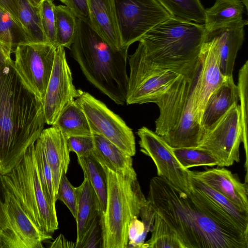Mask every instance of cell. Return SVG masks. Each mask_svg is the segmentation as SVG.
<instances>
[{"instance_id": "obj_48", "label": "cell", "mask_w": 248, "mask_h": 248, "mask_svg": "<svg viewBox=\"0 0 248 248\" xmlns=\"http://www.w3.org/2000/svg\"><path fill=\"white\" fill-rule=\"evenodd\" d=\"M60 0L61 2L64 3L65 5L66 4L67 0Z\"/></svg>"}, {"instance_id": "obj_28", "label": "cell", "mask_w": 248, "mask_h": 248, "mask_svg": "<svg viewBox=\"0 0 248 248\" xmlns=\"http://www.w3.org/2000/svg\"><path fill=\"white\" fill-rule=\"evenodd\" d=\"M54 14L56 46L70 49L77 31V17L66 5H55Z\"/></svg>"}, {"instance_id": "obj_37", "label": "cell", "mask_w": 248, "mask_h": 248, "mask_svg": "<svg viewBox=\"0 0 248 248\" xmlns=\"http://www.w3.org/2000/svg\"><path fill=\"white\" fill-rule=\"evenodd\" d=\"M55 6L52 0H43L40 5V12L41 23L46 38L49 43L56 46Z\"/></svg>"}, {"instance_id": "obj_44", "label": "cell", "mask_w": 248, "mask_h": 248, "mask_svg": "<svg viewBox=\"0 0 248 248\" xmlns=\"http://www.w3.org/2000/svg\"><path fill=\"white\" fill-rule=\"evenodd\" d=\"M61 245H64V247L75 248V243L67 241L62 235H60L52 243L51 248L61 247Z\"/></svg>"}, {"instance_id": "obj_47", "label": "cell", "mask_w": 248, "mask_h": 248, "mask_svg": "<svg viewBox=\"0 0 248 248\" xmlns=\"http://www.w3.org/2000/svg\"><path fill=\"white\" fill-rule=\"evenodd\" d=\"M243 3L244 5V6H245L246 8L248 9V0H240Z\"/></svg>"}, {"instance_id": "obj_30", "label": "cell", "mask_w": 248, "mask_h": 248, "mask_svg": "<svg viewBox=\"0 0 248 248\" xmlns=\"http://www.w3.org/2000/svg\"><path fill=\"white\" fill-rule=\"evenodd\" d=\"M151 232V238L144 243L143 248H184L175 232L156 213Z\"/></svg>"}, {"instance_id": "obj_32", "label": "cell", "mask_w": 248, "mask_h": 248, "mask_svg": "<svg viewBox=\"0 0 248 248\" xmlns=\"http://www.w3.org/2000/svg\"><path fill=\"white\" fill-rule=\"evenodd\" d=\"M190 186L202 191L230 215L242 227L248 229V213L240 210L224 195L198 180L191 174Z\"/></svg>"}, {"instance_id": "obj_39", "label": "cell", "mask_w": 248, "mask_h": 248, "mask_svg": "<svg viewBox=\"0 0 248 248\" xmlns=\"http://www.w3.org/2000/svg\"><path fill=\"white\" fill-rule=\"evenodd\" d=\"M101 217H97L76 248H102Z\"/></svg>"}, {"instance_id": "obj_25", "label": "cell", "mask_w": 248, "mask_h": 248, "mask_svg": "<svg viewBox=\"0 0 248 248\" xmlns=\"http://www.w3.org/2000/svg\"><path fill=\"white\" fill-rule=\"evenodd\" d=\"M53 125L58 126L66 138L93 135L86 116L75 99L64 108Z\"/></svg>"}, {"instance_id": "obj_26", "label": "cell", "mask_w": 248, "mask_h": 248, "mask_svg": "<svg viewBox=\"0 0 248 248\" xmlns=\"http://www.w3.org/2000/svg\"><path fill=\"white\" fill-rule=\"evenodd\" d=\"M78 161L84 177L87 179L97 196L103 215L106 207L108 190L105 170L92 154L86 156L78 157Z\"/></svg>"}, {"instance_id": "obj_22", "label": "cell", "mask_w": 248, "mask_h": 248, "mask_svg": "<svg viewBox=\"0 0 248 248\" xmlns=\"http://www.w3.org/2000/svg\"><path fill=\"white\" fill-rule=\"evenodd\" d=\"M78 202L76 217L77 236L75 248L92 226L97 217L102 215L97 196L87 179L84 177L78 187Z\"/></svg>"}, {"instance_id": "obj_16", "label": "cell", "mask_w": 248, "mask_h": 248, "mask_svg": "<svg viewBox=\"0 0 248 248\" xmlns=\"http://www.w3.org/2000/svg\"><path fill=\"white\" fill-rule=\"evenodd\" d=\"M199 59L200 67L193 89L192 97L195 115L201 123L209 96L227 78L220 71L215 39L210 33L207 34L200 51Z\"/></svg>"}, {"instance_id": "obj_2", "label": "cell", "mask_w": 248, "mask_h": 248, "mask_svg": "<svg viewBox=\"0 0 248 248\" xmlns=\"http://www.w3.org/2000/svg\"><path fill=\"white\" fill-rule=\"evenodd\" d=\"M46 124L42 101L10 59L0 64V173L9 171L34 143Z\"/></svg>"}, {"instance_id": "obj_15", "label": "cell", "mask_w": 248, "mask_h": 248, "mask_svg": "<svg viewBox=\"0 0 248 248\" xmlns=\"http://www.w3.org/2000/svg\"><path fill=\"white\" fill-rule=\"evenodd\" d=\"M63 47H56L52 73L42 101L46 124L52 125L64 108L79 95Z\"/></svg>"}, {"instance_id": "obj_29", "label": "cell", "mask_w": 248, "mask_h": 248, "mask_svg": "<svg viewBox=\"0 0 248 248\" xmlns=\"http://www.w3.org/2000/svg\"><path fill=\"white\" fill-rule=\"evenodd\" d=\"M172 16L200 24L205 20L200 0H156Z\"/></svg>"}, {"instance_id": "obj_19", "label": "cell", "mask_w": 248, "mask_h": 248, "mask_svg": "<svg viewBox=\"0 0 248 248\" xmlns=\"http://www.w3.org/2000/svg\"><path fill=\"white\" fill-rule=\"evenodd\" d=\"M248 23L247 20H242L229 27L209 32L215 38L220 69L226 77H233L235 59L244 41V27Z\"/></svg>"}, {"instance_id": "obj_4", "label": "cell", "mask_w": 248, "mask_h": 248, "mask_svg": "<svg viewBox=\"0 0 248 248\" xmlns=\"http://www.w3.org/2000/svg\"><path fill=\"white\" fill-rule=\"evenodd\" d=\"M207 34L203 24L172 16L151 29L139 42L156 65L191 78L199 70V55Z\"/></svg>"}, {"instance_id": "obj_27", "label": "cell", "mask_w": 248, "mask_h": 248, "mask_svg": "<svg viewBox=\"0 0 248 248\" xmlns=\"http://www.w3.org/2000/svg\"><path fill=\"white\" fill-rule=\"evenodd\" d=\"M16 1L19 20L26 32L30 43H49L41 23L40 6H33L29 0Z\"/></svg>"}, {"instance_id": "obj_23", "label": "cell", "mask_w": 248, "mask_h": 248, "mask_svg": "<svg viewBox=\"0 0 248 248\" xmlns=\"http://www.w3.org/2000/svg\"><path fill=\"white\" fill-rule=\"evenodd\" d=\"M244 7L240 0H216L212 7L205 9L203 24L207 33L242 21Z\"/></svg>"}, {"instance_id": "obj_5", "label": "cell", "mask_w": 248, "mask_h": 248, "mask_svg": "<svg viewBox=\"0 0 248 248\" xmlns=\"http://www.w3.org/2000/svg\"><path fill=\"white\" fill-rule=\"evenodd\" d=\"M198 73L191 78L180 75L156 103L159 115L155 121V132L172 148H196L203 135L193 103Z\"/></svg>"}, {"instance_id": "obj_1", "label": "cell", "mask_w": 248, "mask_h": 248, "mask_svg": "<svg viewBox=\"0 0 248 248\" xmlns=\"http://www.w3.org/2000/svg\"><path fill=\"white\" fill-rule=\"evenodd\" d=\"M147 200L184 248H248V229L198 189L186 192L157 176L150 180Z\"/></svg>"}, {"instance_id": "obj_21", "label": "cell", "mask_w": 248, "mask_h": 248, "mask_svg": "<svg viewBox=\"0 0 248 248\" xmlns=\"http://www.w3.org/2000/svg\"><path fill=\"white\" fill-rule=\"evenodd\" d=\"M239 92L233 77H227L209 96L203 110L201 126L203 132L216 123L235 104H238Z\"/></svg>"}, {"instance_id": "obj_9", "label": "cell", "mask_w": 248, "mask_h": 248, "mask_svg": "<svg viewBox=\"0 0 248 248\" xmlns=\"http://www.w3.org/2000/svg\"><path fill=\"white\" fill-rule=\"evenodd\" d=\"M0 248H42L51 235L40 230L2 182Z\"/></svg>"}, {"instance_id": "obj_7", "label": "cell", "mask_w": 248, "mask_h": 248, "mask_svg": "<svg viewBox=\"0 0 248 248\" xmlns=\"http://www.w3.org/2000/svg\"><path fill=\"white\" fill-rule=\"evenodd\" d=\"M1 179L40 230L51 235L58 229L56 210L49 204L39 179L34 143Z\"/></svg>"}, {"instance_id": "obj_10", "label": "cell", "mask_w": 248, "mask_h": 248, "mask_svg": "<svg viewBox=\"0 0 248 248\" xmlns=\"http://www.w3.org/2000/svg\"><path fill=\"white\" fill-rule=\"evenodd\" d=\"M243 140L240 107L235 104L204 131L196 148L209 153L217 161V166L229 167L239 162V146Z\"/></svg>"}, {"instance_id": "obj_43", "label": "cell", "mask_w": 248, "mask_h": 248, "mask_svg": "<svg viewBox=\"0 0 248 248\" xmlns=\"http://www.w3.org/2000/svg\"><path fill=\"white\" fill-rule=\"evenodd\" d=\"M13 52L10 46L0 41V64L11 59V54Z\"/></svg>"}, {"instance_id": "obj_8", "label": "cell", "mask_w": 248, "mask_h": 248, "mask_svg": "<svg viewBox=\"0 0 248 248\" xmlns=\"http://www.w3.org/2000/svg\"><path fill=\"white\" fill-rule=\"evenodd\" d=\"M128 77L126 104H156L181 75L156 65L147 57L139 42L135 52L128 57Z\"/></svg>"}, {"instance_id": "obj_12", "label": "cell", "mask_w": 248, "mask_h": 248, "mask_svg": "<svg viewBox=\"0 0 248 248\" xmlns=\"http://www.w3.org/2000/svg\"><path fill=\"white\" fill-rule=\"evenodd\" d=\"M79 91L75 101L86 115L93 134L104 137L126 154L135 155V138L132 129L103 102L87 92Z\"/></svg>"}, {"instance_id": "obj_33", "label": "cell", "mask_w": 248, "mask_h": 248, "mask_svg": "<svg viewBox=\"0 0 248 248\" xmlns=\"http://www.w3.org/2000/svg\"><path fill=\"white\" fill-rule=\"evenodd\" d=\"M34 150L36 157L37 168L40 182L50 204L56 209L57 200L51 168L45 156L42 145L37 139L34 143Z\"/></svg>"}, {"instance_id": "obj_11", "label": "cell", "mask_w": 248, "mask_h": 248, "mask_svg": "<svg viewBox=\"0 0 248 248\" xmlns=\"http://www.w3.org/2000/svg\"><path fill=\"white\" fill-rule=\"evenodd\" d=\"M122 46L128 49L151 29L172 16L156 0H113Z\"/></svg>"}, {"instance_id": "obj_34", "label": "cell", "mask_w": 248, "mask_h": 248, "mask_svg": "<svg viewBox=\"0 0 248 248\" xmlns=\"http://www.w3.org/2000/svg\"><path fill=\"white\" fill-rule=\"evenodd\" d=\"M172 152L185 169L198 166H217V161L208 152L191 147L172 148Z\"/></svg>"}, {"instance_id": "obj_46", "label": "cell", "mask_w": 248, "mask_h": 248, "mask_svg": "<svg viewBox=\"0 0 248 248\" xmlns=\"http://www.w3.org/2000/svg\"><path fill=\"white\" fill-rule=\"evenodd\" d=\"M1 174L0 173V201L2 198V183L1 179Z\"/></svg>"}, {"instance_id": "obj_18", "label": "cell", "mask_w": 248, "mask_h": 248, "mask_svg": "<svg viewBox=\"0 0 248 248\" xmlns=\"http://www.w3.org/2000/svg\"><path fill=\"white\" fill-rule=\"evenodd\" d=\"M43 149L51 168L56 195L60 181L66 174L70 163V151L67 139L57 126L44 129L37 139Z\"/></svg>"}, {"instance_id": "obj_36", "label": "cell", "mask_w": 248, "mask_h": 248, "mask_svg": "<svg viewBox=\"0 0 248 248\" xmlns=\"http://www.w3.org/2000/svg\"><path fill=\"white\" fill-rule=\"evenodd\" d=\"M78 187L74 186L63 174L60 179L57 192V200L62 202L68 208L75 218L78 202Z\"/></svg>"}, {"instance_id": "obj_6", "label": "cell", "mask_w": 248, "mask_h": 248, "mask_svg": "<svg viewBox=\"0 0 248 248\" xmlns=\"http://www.w3.org/2000/svg\"><path fill=\"white\" fill-rule=\"evenodd\" d=\"M104 167L107 178L106 209L102 216V248H125L132 219L139 217L147 200L142 193L134 171L122 173Z\"/></svg>"}, {"instance_id": "obj_41", "label": "cell", "mask_w": 248, "mask_h": 248, "mask_svg": "<svg viewBox=\"0 0 248 248\" xmlns=\"http://www.w3.org/2000/svg\"><path fill=\"white\" fill-rule=\"evenodd\" d=\"M66 6L77 18L89 19L88 0H67Z\"/></svg>"}, {"instance_id": "obj_38", "label": "cell", "mask_w": 248, "mask_h": 248, "mask_svg": "<svg viewBox=\"0 0 248 248\" xmlns=\"http://www.w3.org/2000/svg\"><path fill=\"white\" fill-rule=\"evenodd\" d=\"M67 139L68 149L75 153L77 157L91 155L94 149L93 135L91 136H73Z\"/></svg>"}, {"instance_id": "obj_35", "label": "cell", "mask_w": 248, "mask_h": 248, "mask_svg": "<svg viewBox=\"0 0 248 248\" xmlns=\"http://www.w3.org/2000/svg\"><path fill=\"white\" fill-rule=\"evenodd\" d=\"M239 92V100L243 128V143L246 152V168L247 167L248 155V61H246L241 67L238 73V81L237 85Z\"/></svg>"}, {"instance_id": "obj_3", "label": "cell", "mask_w": 248, "mask_h": 248, "mask_svg": "<svg viewBox=\"0 0 248 248\" xmlns=\"http://www.w3.org/2000/svg\"><path fill=\"white\" fill-rule=\"evenodd\" d=\"M128 49H113L93 28L88 19L77 18L71 55L87 79L120 105L126 104Z\"/></svg>"}, {"instance_id": "obj_17", "label": "cell", "mask_w": 248, "mask_h": 248, "mask_svg": "<svg viewBox=\"0 0 248 248\" xmlns=\"http://www.w3.org/2000/svg\"><path fill=\"white\" fill-rule=\"evenodd\" d=\"M192 176L222 194L242 211L248 213L247 181L242 183L236 174L223 167L204 171H191Z\"/></svg>"}, {"instance_id": "obj_24", "label": "cell", "mask_w": 248, "mask_h": 248, "mask_svg": "<svg viewBox=\"0 0 248 248\" xmlns=\"http://www.w3.org/2000/svg\"><path fill=\"white\" fill-rule=\"evenodd\" d=\"M93 136L94 149L92 154L101 165L122 173L135 171L132 156L102 136L93 134Z\"/></svg>"}, {"instance_id": "obj_31", "label": "cell", "mask_w": 248, "mask_h": 248, "mask_svg": "<svg viewBox=\"0 0 248 248\" xmlns=\"http://www.w3.org/2000/svg\"><path fill=\"white\" fill-rule=\"evenodd\" d=\"M0 41L10 46L13 52L18 45L30 43L22 25L0 6Z\"/></svg>"}, {"instance_id": "obj_45", "label": "cell", "mask_w": 248, "mask_h": 248, "mask_svg": "<svg viewBox=\"0 0 248 248\" xmlns=\"http://www.w3.org/2000/svg\"><path fill=\"white\" fill-rule=\"evenodd\" d=\"M31 4L35 7H39L43 0H29Z\"/></svg>"}, {"instance_id": "obj_14", "label": "cell", "mask_w": 248, "mask_h": 248, "mask_svg": "<svg viewBox=\"0 0 248 248\" xmlns=\"http://www.w3.org/2000/svg\"><path fill=\"white\" fill-rule=\"evenodd\" d=\"M140 151L154 161L157 176L165 178L186 192L190 188L191 170L184 168L174 155L172 147L162 137L143 126L138 129Z\"/></svg>"}, {"instance_id": "obj_13", "label": "cell", "mask_w": 248, "mask_h": 248, "mask_svg": "<svg viewBox=\"0 0 248 248\" xmlns=\"http://www.w3.org/2000/svg\"><path fill=\"white\" fill-rule=\"evenodd\" d=\"M56 46L50 43H26L15 50V68L25 84L43 101L52 73Z\"/></svg>"}, {"instance_id": "obj_42", "label": "cell", "mask_w": 248, "mask_h": 248, "mask_svg": "<svg viewBox=\"0 0 248 248\" xmlns=\"http://www.w3.org/2000/svg\"><path fill=\"white\" fill-rule=\"evenodd\" d=\"M0 6L8 12L16 21L20 23L16 0H0Z\"/></svg>"}, {"instance_id": "obj_20", "label": "cell", "mask_w": 248, "mask_h": 248, "mask_svg": "<svg viewBox=\"0 0 248 248\" xmlns=\"http://www.w3.org/2000/svg\"><path fill=\"white\" fill-rule=\"evenodd\" d=\"M89 21L93 28L114 49L122 46L113 0H88Z\"/></svg>"}, {"instance_id": "obj_40", "label": "cell", "mask_w": 248, "mask_h": 248, "mask_svg": "<svg viewBox=\"0 0 248 248\" xmlns=\"http://www.w3.org/2000/svg\"><path fill=\"white\" fill-rule=\"evenodd\" d=\"M148 233L142 221L139 220L138 217H134L128 228V243L127 248H143Z\"/></svg>"}]
</instances>
